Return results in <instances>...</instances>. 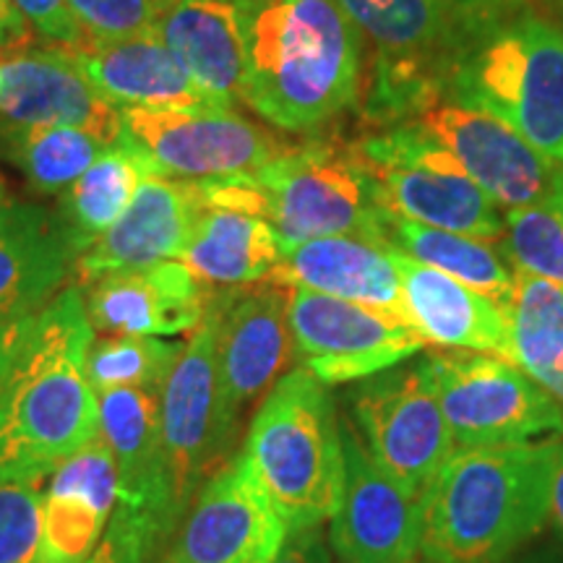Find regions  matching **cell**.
<instances>
[{"label":"cell","mask_w":563,"mask_h":563,"mask_svg":"<svg viewBox=\"0 0 563 563\" xmlns=\"http://www.w3.org/2000/svg\"><path fill=\"white\" fill-rule=\"evenodd\" d=\"M95 342L84 292L68 285L21 319L0 389V481L47 477L100 435V399L87 378Z\"/></svg>","instance_id":"cell-1"},{"label":"cell","mask_w":563,"mask_h":563,"mask_svg":"<svg viewBox=\"0 0 563 563\" xmlns=\"http://www.w3.org/2000/svg\"><path fill=\"white\" fill-rule=\"evenodd\" d=\"M243 104L290 133L334 121L357 100L363 34L336 0H235Z\"/></svg>","instance_id":"cell-2"},{"label":"cell","mask_w":563,"mask_h":563,"mask_svg":"<svg viewBox=\"0 0 563 563\" xmlns=\"http://www.w3.org/2000/svg\"><path fill=\"white\" fill-rule=\"evenodd\" d=\"M561 439L456 449L420 496L426 563H504L548 522Z\"/></svg>","instance_id":"cell-3"},{"label":"cell","mask_w":563,"mask_h":563,"mask_svg":"<svg viewBox=\"0 0 563 563\" xmlns=\"http://www.w3.org/2000/svg\"><path fill=\"white\" fill-rule=\"evenodd\" d=\"M241 454L287 530L323 525L340 509L342 422L329 386L302 365L256 407Z\"/></svg>","instance_id":"cell-4"},{"label":"cell","mask_w":563,"mask_h":563,"mask_svg":"<svg viewBox=\"0 0 563 563\" xmlns=\"http://www.w3.org/2000/svg\"><path fill=\"white\" fill-rule=\"evenodd\" d=\"M456 102L490 112L563 165V26L519 16L467 40L449 66Z\"/></svg>","instance_id":"cell-5"},{"label":"cell","mask_w":563,"mask_h":563,"mask_svg":"<svg viewBox=\"0 0 563 563\" xmlns=\"http://www.w3.org/2000/svg\"><path fill=\"white\" fill-rule=\"evenodd\" d=\"M262 194V217L277 232L282 251L332 235H363L384 241L386 209L355 144L287 146L253 170Z\"/></svg>","instance_id":"cell-6"},{"label":"cell","mask_w":563,"mask_h":563,"mask_svg":"<svg viewBox=\"0 0 563 563\" xmlns=\"http://www.w3.org/2000/svg\"><path fill=\"white\" fill-rule=\"evenodd\" d=\"M220 311L214 292L199 329L188 334L159 394L162 467L175 522H183L196 493L235 449L241 420L230 410L220 378Z\"/></svg>","instance_id":"cell-7"},{"label":"cell","mask_w":563,"mask_h":563,"mask_svg":"<svg viewBox=\"0 0 563 563\" xmlns=\"http://www.w3.org/2000/svg\"><path fill=\"white\" fill-rule=\"evenodd\" d=\"M355 150L378 203L391 214L481 241L504 238L506 220L498 214V203L418 123L368 136Z\"/></svg>","instance_id":"cell-8"},{"label":"cell","mask_w":563,"mask_h":563,"mask_svg":"<svg viewBox=\"0 0 563 563\" xmlns=\"http://www.w3.org/2000/svg\"><path fill=\"white\" fill-rule=\"evenodd\" d=\"M426 361L456 449L563 439V405L506 357L443 350Z\"/></svg>","instance_id":"cell-9"},{"label":"cell","mask_w":563,"mask_h":563,"mask_svg":"<svg viewBox=\"0 0 563 563\" xmlns=\"http://www.w3.org/2000/svg\"><path fill=\"white\" fill-rule=\"evenodd\" d=\"M347 397L350 420L371 460L420 498L456 452L428 361L363 378Z\"/></svg>","instance_id":"cell-10"},{"label":"cell","mask_w":563,"mask_h":563,"mask_svg":"<svg viewBox=\"0 0 563 563\" xmlns=\"http://www.w3.org/2000/svg\"><path fill=\"white\" fill-rule=\"evenodd\" d=\"M115 146L154 178L209 180L253 173L287 150L264 125L235 110H121Z\"/></svg>","instance_id":"cell-11"},{"label":"cell","mask_w":563,"mask_h":563,"mask_svg":"<svg viewBox=\"0 0 563 563\" xmlns=\"http://www.w3.org/2000/svg\"><path fill=\"white\" fill-rule=\"evenodd\" d=\"M290 329L298 365L336 386L397 368L428 347L399 316L290 287Z\"/></svg>","instance_id":"cell-12"},{"label":"cell","mask_w":563,"mask_h":563,"mask_svg":"<svg viewBox=\"0 0 563 563\" xmlns=\"http://www.w3.org/2000/svg\"><path fill=\"white\" fill-rule=\"evenodd\" d=\"M378 55L373 104L402 110L431 104V76L452 66L460 51V13L454 0H336Z\"/></svg>","instance_id":"cell-13"},{"label":"cell","mask_w":563,"mask_h":563,"mask_svg":"<svg viewBox=\"0 0 563 563\" xmlns=\"http://www.w3.org/2000/svg\"><path fill=\"white\" fill-rule=\"evenodd\" d=\"M287 532L238 452L201 485L157 563H272Z\"/></svg>","instance_id":"cell-14"},{"label":"cell","mask_w":563,"mask_h":563,"mask_svg":"<svg viewBox=\"0 0 563 563\" xmlns=\"http://www.w3.org/2000/svg\"><path fill=\"white\" fill-rule=\"evenodd\" d=\"M426 129L498 207L522 209L563 194V165L548 159L511 125L464 102H431L420 112Z\"/></svg>","instance_id":"cell-15"},{"label":"cell","mask_w":563,"mask_h":563,"mask_svg":"<svg viewBox=\"0 0 563 563\" xmlns=\"http://www.w3.org/2000/svg\"><path fill=\"white\" fill-rule=\"evenodd\" d=\"M342 422L344 493L329 519V545L340 563H422L420 498L371 460L350 418Z\"/></svg>","instance_id":"cell-16"},{"label":"cell","mask_w":563,"mask_h":563,"mask_svg":"<svg viewBox=\"0 0 563 563\" xmlns=\"http://www.w3.org/2000/svg\"><path fill=\"white\" fill-rule=\"evenodd\" d=\"M214 302L220 311L217 355L222 389L230 410L243 420L245 410L262 405L298 361L290 329V287L262 279L214 292Z\"/></svg>","instance_id":"cell-17"},{"label":"cell","mask_w":563,"mask_h":563,"mask_svg":"<svg viewBox=\"0 0 563 563\" xmlns=\"http://www.w3.org/2000/svg\"><path fill=\"white\" fill-rule=\"evenodd\" d=\"M159 394L110 389L100 399V435L115 456L118 504L112 519L144 534L162 553L178 530L162 467Z\"/></svg>","instance_id":"cell-18"},{"label":"cell","mask_w":563,"mask_h":563,"mask_svg":"<svg viewBox=\"0 0 563 563\" xmlns=\"http://www.w3.org/2000/svg\"><path fill=\"white\" fill-rule=\"evenodd\" d=\"M201 211L199 183L150 175L141 183L121 220L76 258V285L87 287L108 274L178 262L191 241Z\"/></svg>","instance_id":"cell-19"},{"label":"cell","mask_w":563,"mask_h":563,"mask_svg":"<svg viewBox=\"0 0 563 563\" xmlns=\"http://www.w3.org/2000/svg\"><path fill=\"white\" fill-rule=\"evenodd\" d=\"M0 123L76 125L115 146L121 110L91 87L74 53L53 47L0 58Z\"/></svg>","instance_id":"cell-20"},{"label":"cell","mask_w":563,"mask_h":563,"mask_svg":"<svg viewBox=\"0 0 563 563\" xmlns=\"http://www.w3.org/2000/svg\"><path fill=\"white\" fill-rule=\"evenodd\" d=\"M95 332L121 336H178L199 329L211 290L183 262L108 274L81 287Z\"/></svg>","instance_id":"cell-21"},{"label":"cell","mask_w":563,"mask_h":563,"mask_svg":"<svg viewBox=\"0 0 563 563\" xmlns=\"http://www.w3.org/2000/svg\"><path fill=\"white\" fill-rule=\"evenodd\" d=\"M391 253L402 279V319L426 344L485 352L509 361V321L501 302L405 253L394 249Z\"/></svg>","instance_id":"cell-22"},{"label":"cell","mask_w":563,"mask_h":563,"mask_svg":"<svg viewBox=\"0 0 563 563\" xmlns=\"http://www.w3.org/2000/svg\"><path fill=\"white\" fill-rule=\"evenodd\" d=\"M264 282L378 308L402 319V279L391 245L363 235L316 238L282 251Z\"/></svg>","instance_id":"cell-23"},{"label":"cell","mask_w":563,"mask_h":563,"mask_svg":"<svg viewBox=\"0 0 563 563\" xmlns=\"http://www.w3.org/2000/svg\"><path fill=\"white\" fill-rule=\"evenodd\" d=\"M74 266L76 253L53 211L0 203V323L42 311Z\"/></svg>","instance_id":"cell-24"},{"label":"cell","mask_w":563,"mask_h":563,"mask_svg":"<svg viewBox=\"0 0 563 563\" xmlns=\"http://www.w3.org/2000/svg\"><path fill=\"white\" fill-rule=\"evenodd\" d=\"M70 53L91 87L118 110H217L167 51L157 30Z\"/></svg>","instance_id":"cell-25"},{"label":"cell","mask_w":563,"mask_h":563,"mask_svg":"<svg viewBox=\"0 0 563 563\" xmlns=\"http://www.w3.org/2000/svg\"><path fill=\"white\" fill-rule=\"evenodd\" d=\"M154 30L217 110L243 104V40L235 0H173Z\"/></svg>","instance_id":"cell-26"},{"label":"cell","mask_w":563,"mask_h":563,"mask_svg":"<svg viewBox=\"0 0 563 563\" xmlns=\"http://www.w3.org/2000/svg\"><path fill=\"white\" fill-rule=\"evenodd\" d=\"M277 232L262 217L238 209L203 207L178 262L211 290L256 285L279 264Z\"/></svg>","instance_id":"cell-27"},{"label":"cell","mask_w":563,"mask_h":563,"mask_svg":"<svg viewBox=\"0 0 563 563\" xmlns=\"http://www.w3.org/2000/svg\"><path fill=\"white\" fill-rule=\"evenodd\" d=\"M384 241L394 251L405 253L415 262L439 269L449 277L464 282L477 292L490 295L498 302L511 292L517 266L509 256L498 253L496 243L481 238L449 232L428 224L405 220V217L386 211Z\"/></svg>","instance_id":"cell-28"},{"label":"cell","mask_w":563,"mask_h":563,"mask_svg":"<svg viewBox=\"0 0 563 563\" xmlns=\"http://www.w3.org/2000/svg\"><path fill=\"white\" fill-rule=\"evenodd\" d=\"M501 306L509 321V361L548 389L563 378V285L517 269Z\"/></svg>","instance_id":"cell-29"},{"label":"cell","mask_w":563,"mask_h":563,"mask_svg":"<svg viewBox=\"0 0 563 563\" xmlns=\"http://www.w3.org/2000/svg\"><path fill=\"white\" fill-rule=\"evenodd\" d=\"M146 178L150 175L133 154L121 146H112L74 186L60 194V207L55 217L76 258L121 220Z\"/></svg>","instance_id":"cell-30"},{"label":"cell","mask_w":563,"mask_h":563,"mask_svg":"<svg viewBox=\"0 0 563 563\" xmlns=\"http://www.w3.org/2000/svg\"><path fill=\"white\" fill-rule=\"evenodd\" d=\"M110 150L108 141L76 125L0 123V154L45 196H60Z\"/></svg>","instance_id":"cell-31"},{"label":"cell","mask_w":563,"mask_h":563,"mask_svg":"<svg viewBox=\"0 0 563 563\" xmlns=\"http://www.w3.org/2000/svg\"><path fill=\"white\" fill-rule=\"evenodd\" d=\"M180 350L183 342H165L162 336L108 334L91 342L87 378L95 394L110 389L162 391Z\"/></svg>","instance_id":"cell-32"},{"label":"cell","mask_w":563,"mask_h":563,"mask_svg":"<svg viewBox=\"0 0 563 563\" xmlns=\"http://www.w3.org/2000/svg\"><path fill=\"white\" fill-rule=\"evenodd\" d=\"M506 253L517 269L563 285V194L506 214Z\"/></svg>","instance_id":"cell-33"},{"label":"cell","mask_w":563,"mask_h":563,"mask_svg":"<svg viewBox=\"0 0 563 563\" xmlns=\"http://www.w3.org/2000/svg\"><path fill=\"white\" fill-rule=\"evenodd\" d=\"M110 517L74 496L45 493L42 532L34 563H87L100 545Z\"/></svg>","instance_id":"cell-34"},{"label":"cell","mask_w":563,"mask_h":563,"mask_svg":"<svg viewBox=\"0 0 563 563\" xmlns=\"http://www.w3.org/2000/svg\"><path fill=\"white\" fill-rule=\"evenodd\" d=\"M42 477L0 481V563H34L45 506Z\"/></svg>","instance_id":"cell-35"},{"label":"cell","mask_w":563,"mask_h":563,"mask_svg":"<svg viewBox=\"0 0 563 563\" xmlns=\"http://www.w3.org/2000/svg\"><path fill=\"white\" fill-rule=\"evenodd\" d=\"M47 493L53 496L81 498L112 517L118 504V467L115 456L102 435L66 456L47 477Z\"/></svg>","instance_id":"cell-36"},{"label":"cell","mask_w":563,"mask_h":563,"mask_svg":"<svg viewBox=\"0 0 563 563\" xmlns=\"http://www.w3.org/2000/svg\"><path fill=\"white\" fill-rule=\"evenodd\" d=\"M68 9L87 40L84 47L150 32L165 11L159 0H68Z\"/></svg>","instance_id":"cell-37"},{"label":"cell","mask_w":563,"mask_h":563,"mask_svg":"<svg viewBox=\"0 0 563 563\" xmlns=\"http://www.w3.org/2000/svg\"><path fill=\"white\" fill-rule=\"evenodd\" d=\"M11 3L24 19L26 30L37 34L40 40L60 45L63 51H81L87 45L68 9V0H11Z\"/></svg>","instance_id":"cell-38"},{"label":"cell","mask_w":563,"mask_h":563,"mask_svg":"<svg viewBox=\"0 0 563 563\" xmlns=\"http://www.w3.org/2000/svg\"><path fill=\"white\" fill-rule=\"evenodd\" d=\"M272 563H340V559L329 545V534L323 525H311L287 532L277 559Z\"/></svg>","instance_id":"cell-39"},{"label":"cell","mask_w":563,"mask_h":563,"mask_svg":"<svg viewBox=\"0 0 563 563\" xmlns=\"http://www.w3.org/2000/svg\"><path fill=\"white\" fill-rule=\"evenodd\" d=\"M87 563H157L152 553L144 548H136V543L121 538V534L104 530L100 545H97L95 555Z\"/></svg>","instance_id":"cell-40"},{"label":"cell","mask_w":563,"mask_h":563,"mask_svg":"<svg viewBox=\"0 0 563 563\" xmlns=\"http://www.w3.org/2000/svg\"><path fill=\"white\" fill-rule=\"evenodd\" d=\"M548 519H551L555 532L563 538V439H561V452L559 462H555L553 473V485H551V511H548Z\"/></svg>","instance_id":"cell-41"},{"label":"cell","mask_w":563,"mask_h":563,"mask_svg":"<svg viewBox=\"0 0 563 563\" xmlns=\"http://www.w3.org/2000/svg\"><path fill=\"white\" fill-rule=\"evenodd\" d=\"M21 321L13 323H0V389H3L5 376H9L11 361H13V347H16Z\"/></svg>","instance_id":"cell-42"},{"label":"cell","mask_w":563,"mask_h":563,"mask_svg":"<svg viewBox=\"0 0 563 563\" xmlns=\"http://www.w3.org/2000/svg\"><path fill=\"white\" fill-rule=\"evenodd\" d=\"M0 24H3V26H9V30H11L13 34H19L21 40H26V37H30V30H26L24 19L19 16V11L13 9V3H11V0H0Z\"/></svg>","instance_id":"cell-43"},{"label":"cell","mask_w":563,"mask_h":563,"mask_svg":"<svg viewBox=\"0 0 563 563\" xmlns=\"http://www.w3.org/2000/svg\"><path fill=\"white\" fill-rule=\"evenodd\" d=\"M19 42H24L19 37V34H13L9 26H3L0 24V51H3V47H13V45H19Z\"/></svg>","instance_id":"cell-44"},{"label":"cell","mask_w":563,"mask_h":563,"mask_svg":"<svg viewBox=\"0 0 563 563\" xmlns=\"http://www.w3.org/2000/svg\"><path fill=\"white\" fill-rule=\"evenodd\" d=\"M3 196H5V188H3V178H0V201H3Z\"/></svg>","instance_id":"cell-45"},{"label":"cell","mask_w":563,"mask_h":563,"mask_svg":"<svg viewBox=\"0 0 563 563\" xmlns=\"http://www.w3.org/2000/svg\"><path fill=\"white\" fill-rule=\"evenodd\" d=\"M525 563H548V561H525Z\"/></svg>","instance_id":"cell-46"},{"label":"cell","mask_w":563,"mask_h":563,"mask_svg":"<svg viewBox=\"0 0 563 563\" xmlns=\"http://www.w3.org/2000/svg\"><path fill=\"white\" fill-rule=\"evenodd\" d=\"M422 563H426V561H422Z\"/></svg>","instance_id":"cell-47"}]
</instances>
